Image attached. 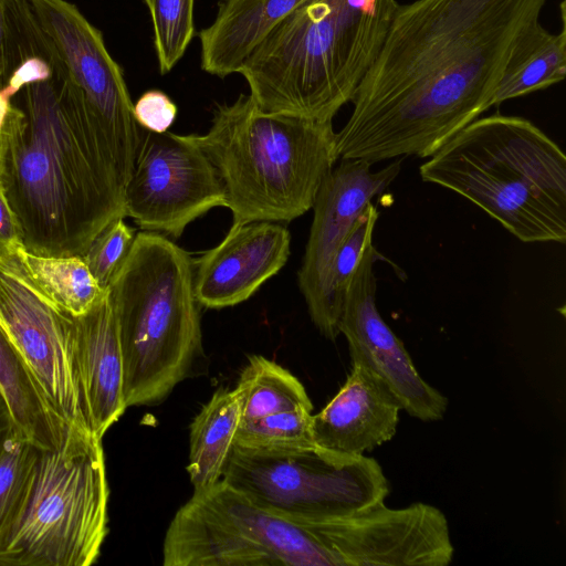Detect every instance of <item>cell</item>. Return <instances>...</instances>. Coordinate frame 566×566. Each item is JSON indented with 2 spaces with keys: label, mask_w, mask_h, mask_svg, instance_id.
Here are the masks:
<instances>
[{
  "label": "cell",
  "mask_w": 566,
  "mask_h": 566,
  "mask_svg": "<svg viewBox=\"0 0 566 566\" xmlns=\"http://www.w3.org/2000/svg\"><path fill=\"white\" fill-rule=\"evenodd\" d=\"M312 417V409L296 408L240 423L234 444L269 451L313 448Z\"/></svg>",
  "instance_id": "27"
},
{
  "label": "cell",
  "mask_w": 566,
  "mask_h": 566,
  "mask_svg": "<svg viewBox=\"0 0 566 566\" xmlns=\"http://www.w3.org/2000/svg\"><path fill=\"white\" fill-rule=\"evenodd\" d=\"M187 136L214 166L232 224L301 217L339 159L332 120L266 113L250 94L217 104L209 130Z\"/></svg>",
  "instance_id": "5"
},
{
  "label": "cell",
  "mask_w": 566,
  "mask_h": 566,
  "mask_svg": "<svg viewBox=\"0 0 566 566\" xmlns=\"http://www.w3.org/2000/svg\"><path fill=\"white\" fill-rule=\"evenodd\" d=\"M24 270L36 286L56 305L80 316L104 295L83 256H43L18 250Z\"/></svg>",
  "instance_id": "24"
},
{
  "label": "cell",
  "mask_w": 566,
  "mask_h": 566,
  "mask_svg": "<svg viewBox=\"0 0 566 566\" xmlns=\"http://www.w3.org/2000/svg\"><path fill=\"white\" fill-rule=\"evenodd\" d=\"M327 518V517H326ZM265 506L220 480L171 520L165 566H334L325 520Z\"/></svg>",
  "instance_id": "8"
},
{
  "label": "cell",
  "mask_w": 566,
  "mask_h": 566,
  "mask_svg": "<svg viewBox=\"0 0 566 566\" xmlns=\"http://www.w3.org/2000/svg\"><path fill=\"white\" fill-rule=\"evenodd\" d=\"M334 566H447L454 555L444 513L427 503L379 501L326 521Z\"/></svg>",
  "instance_id": "13"
},
{
  "label": "cell",
  "mask_w": 566,
  "mask_h": 566,
  "mask_svg": "<svg viewBox=\"0 0 566 566\" xmlns=\"http://www.w3.org/2000/svg\"><path fill=\"white\" fill-rule=\"evenodd\" d=\"M547 0L399 4L382 48L336 133L342 160L429 158L493 106L517 40Z\"/></svg>",
  "instance_id": "1"
},
{
  "label": "cell",
  "mask_w": 566,
  "mask_h": 566,
  "mask_svg": "<svg viewBox=\"0 0 566 566\" xmlns=\"http://www.w3.org/2000/svg\"><path fill=\"white\" fill-rule=\"evenodd\" d=\"M21 248L18 227L0 187V258L12 256Z\"/></svg>",
  "instance_id": "31"
},
{
  "label": "cell",
  "mask_w": 566,
  "mask_h": 566,
  "mask_svg": "<svg viewBox=\"0 0 566 566\" xmlns=\"http://www.w3.org/2000/svg\"><path fill=\"white\" fill-rule=\"evenodd\" d=\"M240 399V423L296 408L313 410L302 382L273 360L254 355L234 388Z\"/></svg>",
  "instance_id": "23"
},
{
  "label": "cell",
  "mask_w": 566,
  "mask_h": 566,
  "mask_svg": "<svg viewBox=\"0 0 566 566\" xmlns=\"http://www.w3.org/2000/svg\"><path fill=\"white\" fill-rule=\"evenodd\" d=\"M397 0H305L240 66L266 113L333 120L376 61Z\"/></svg>",
  "instance_id": "3"
},
{
  "label": "cell",
  "mask_w": 566,
  "mask_h": 566,
  "mask_svg": "<svg viewBox=\"0 0 566 566\" xmlns=\"http://www.w3.org/2000/svg\"><path fill=\"white\" fill-rule=\"evenodd\" d=\"M401 161L398 159L373 171V164L366 160H343L328 172L318 189L297 282L311 319L324 337L326 283L333 259L367 205L398 177Z\"/></svg>",
  "instance_id": "15"
},
{
  "label": "cell",
  "mask_w": 566,
  "mask_h": 566,
  "mask_svg": "<svg viewBox=\"0 0 566 566\" xmlns=\"http://www.w3.org/2000/svg\"><path fill=\"white\" fill-rule=\"evenodd\" d=\"M8 0H0V91L9 77L10 34L8 24Z\"/></svg>",
  "instance_id": "32"
},
{
  "label": "cell",
  "mask_w": 566,
  "mask_h": 566,
  "mask_svg": "<svg viewBox=\"0 0 566 566\" xmlns=\"http://www.w3.org/2000/svg\"><path fill=\"white\" fill-rule=\"evenodd\" d=\"M135 229L124 218L113 220L92 241L83 255L102 289H107L125 261L135 239Z\"/></svg>",
  "instance_id": "29"
},
{
  "label": "cell",
  "mask_w": 566,
  "mask_h": 566,
  "mask_svg": "<svg viewBox=\"0 0 566 566\" xmlns=\"http://www.w3.org/2000/svg\"><path fill=\"white\" fill-rule=\"evenodd\" d=\"M108 484L102 439L67 428L41 450L30 494L0 566H88L107 535Z\"/></svg>",
  "instance_id": "7"
},
{
  "label": "cell",
  "mask_w": 566,
  "mask_h": 566,
  "mask_svg": "<svg viewBox=\"0 0 566 566\" xmlns=\"http://www.w3.org/2000/svg\"><path fill=\"white\" fill-rule=\"evenodd\" d=\"M144 2L150 13L159 73L165 75L181 60L195 36V0Z\"/></svg>",
  "instance_id": "28"
},
{
  "label": "cell",
  "mask_w": 566,
  "mask_h": 566,
  "mask_svg": "<svg viewBox=\"0 0 566 566\" xmlns=\"http://www.w3.org/2000/svg\"><path fill=\"white\" fill-rule=\"evenodd\" d=\"M560 31L552 33L539 21L514 45L496 87L493 106L562 82L566 75V8L559 4Z\"/></svg>",
  "instance_id": "20"
},
{
  "label": "cell",
  "mask_w": 566,
  "mask_h": 566,
  "mask_svg": "<svg viewBox=\"0 0 566 566\" xmlns=\"http://www.w3.org/2000/svg\"><path fill=\"white\" fill-rule=\"evenodd\" d=\"M291 234L280 222L232 224L224 239L193 261L199 305L223 308L252 296L290 256Z\"/></svg>",
  "instance_id": "16"
},
{
  "label": "cell",
  "mask_w": 566,
  "mask_h": 566,
  "mask_svg": "<svg viewBox=\"0 0 566 566\" xmlns=\"http://www.w3.org/2000/svg\"><path fill=\"white\" fill-rule=\"evenodd\" d=\"M40 25L34 51L82 106L114 161L122 184L132 175L143 128L124 72L102 32L66 0H29Z\"/></svg>",
  "instance_id": "10"
},
{
  "label": "cell",
  "mask_w": 566,
  "mask_h": 566,
  "mask_svg": "<svg viewBox=\"0 0 566 566\" xmlns=\"http://www.w3.org/2000/svg\"><path fill=\"white\" fill-rule=\"evenodd\" d=\"M0 324L51 410L67 428L90 431L76 368L75 316L36 286L17 253L0 258Z\"/></svg>",
  "instance_id": "11"
},
{
  "label": "cell",
  "mask_w": 566,
  "mask_h": 566,
  "mask_svg": "<svg viewBox=\"0 0 566 566\" xmlns=\"http://www.w3.org/2000/svg\"><path fill=\"white\" fill-rule=\"evenodd\" d=\"M107 290L126 406L158 403L188 376L201 352L193 260L168 237L138 232Z\"/></svg>",
  "instance_id": "6"
},
{
  "label": "cell",
  "mask_w": 566,
  "mask_h": 566,
  "mask_svg": "<svg viewBox=\"0 0 566 566\" xmlns=\"http://www.w3.org/2000/svg\"><path fill=\"white\" fill-rule=\"evenodd\" d=\"M226 206L214 166L187 135L143 128L124 190L125 217L143 231L178 239L195 219Z\"/></svg>",
  "instance_id": "12"
},
{
  "label": "cell",
  "mask_w": 566,
  "mask_h": 566,
  "mask_svg": "<svg viewBox=\"0 0 566 566\" xmlns=\"http://www.w3.org/2000/svg\"><path fill=\"white\" fill-rule=\"evenodd\" d=\"M518 240L566 242V156L531 120L494 114L471 122L419 168Z\"/></svg>",
  "instance_id": "4"
},
{
  "label": "cell",
  "mask_w": 566,
  "mask_h": 566,
  "mask_svg": "<svg viewBox=\"0 0 566 566\" xmlns=\"http://www.w3.org/2000/svg\"><path fill=\"white\" fill-rule=\"evenodd\" d=\"M401 410L382 381L353 363L345 384L312 417L315 447L344 454H364L396 434Z\"/></svg>",
  "instance_id": "17"
},
{
  "label": "cell",
  "mask_w": 566,
  "mask_h": 566,
  "mask_svg": "<svg viewBox=\"0 0 566 566\" xmlns=\"http://www.w3.org/2000/svg\"><path fill=\"white\" fill-rule=\"evenodd\" d=\"M221 480L265 506L308 518L349 514L389 494L375 459L317 447L269 451L233 444Z\"/></svg>",
  "instance_id": "9"
},
{
  "label": "cell",
  "mask_w": 566,
  "mask_h": 566,
  "mask_svg": "<svg viewBox=\"0 0 566 566\" xmlns=\"http://www.w3.org/2000/svg\"><path fill=\"white\" fill-rule=\"evenodd\" d=\"M379 258L369 243L345 292L339 334L347 339L352 364L374 373L401 410L421 421L441 420L448 408L447 397L419 375L402 342L377 310L374 263Z\"/></svg>",
  "instance_id": "14"
},
{
  "label": "cell",
  "mask_w": 566,
  "mask_h": 566,
  "mask_svg": "<svg viewBox=\"0 0 566 566\" xmlns=\"http://www.w3.org/2000/svg\"><path fill=\"white\" fill-rule=\"evenodd\" d=\"M9 103H10V99L0 93V126L3 120L4 114L8 109Z\"/></svg>",
  "instance_id": "34"
},
{
  "label": "cell",
  "mask_w": 566,
  "mask_h": 566,
  "mask_svg": "<svg viewBox=\"0 0 566 566\" xmlns=\"http://www.w3.org/2000/svg\"><path fill=\"white\" fill-rule=\"evenodd\" d=\"M378 217L377 208L369 202L356 219L331 264L325 295V337L329 340H335L339 335L338 322L345 292L366 247L373 242Z\"/></svg>",
  "instance_id": "26"
},
{
  "label": "cell",
  "mask_w": 566,
  "mask_h": 566,
  "mask_svg": "<svg viewBox=\"0 0 566 566\" xmlns=\"http://www.w3.org/2000/svg\"><path fill=\"white\" fill-rule=\"evenodd\" d=\"M177 106L159 90L145 92L134 104L133 113L137 124L153 133H165L177 116Z\"/></svg>",
  "instance_id": "30"
},
{
  "label": "cell",
  "mask_w": 566,
  "mask_h": 566,
  "mask_svg": "<svg viewBox=\"0 0 566 566\" xmlns=\"http://www.w3.org/2000/svg\"><path fill=\"white\" fill-rule=\"evenodd\" d=\"M0 187L22 249L83 256L124 218V185L93 122L52 74L24 85L0 126Z\"/></svg>",
  "instance_id": "2"
},
{
  "label": "cell",
  "mask_w": 566,
  "mask_h": 566,
  "mask_svg": "<svg viewBox=\"0 0 566 566\" xmlns=\"http://www.w3.org/2000/svg\"><path fill=\"white\" fill-rule=\"evenodd\" d=\"M75 319L76 368L86 423L102 439L127 408L123 357L108 290Z\"/></svg>",
  "instance_id": "18"
},
{
  "label": "cell",
  "mask_w": 566,
  "mask_h": 566,
  "mask_svg": "<svg viewBox=\"0 0 566 566\" xmlns=\"http://www.w3.org/2000/svg\"><path fill=\"white\" fill-rule=\"evenodd\" d=\"M41 450L15 429L0 452V556L24 511Z\"/></svg>",
  "instance_id": "25"
},
{
  "label": "cell",
  "mask_w": 566,
  "mask_h": 566,
  "mask_svg": "<svg viewBox=\"0 0 566 566\" xmlns=\"http://www.w3.org/2000/svg\"><path fill=\"white\" fill-rule=\"evenodd\" d=\"M15 429H18V427L12 418L9 405L3 394L0 391V452L7 439Z\"/></svg>",
  "instance_id": "33"
},
{
  "label": "cell",
  "mask_w": 566,
  "mask_h": 566,
  "mask_svg": "<svg viewBox=\"0 0 566 566\" xmlns=\"http://www.w3.org/2000/svg\"><path fill=\"white\" fill-rule=\"evenodd\" d=\"M240 399L235 389H218L190 424L187 472L195 491L222 479L240 426Z\"/></svg>",
  "instance_id": "22"
},
{
  "label": "cell",
  "mask_w": 566,
  "mask_h": 566,
  "mask_svg": "<svg viewBox=\"0 0 566 566\" xmlns=\"http://www.w3.org/2000/svg\"><path fill=\"white\" fill-rule=\"evenodd\" d=\"M0 391L18 429L42 450H54L67 427L49 407L40 386L0 324Z\"/></svg>",
  "instance_id": "21"
},
{
  "label": "cell",
  "mask_w": 566,
  "mask_h": 566,
  "mask_svg": "<svg viewBox=\"0 0 566 566\" xmlns=\"http://www.w3.org/2000/svg\"><path fill=\"white\" fill-rule=\"evenodd\" d=\"M305 0H220L212 23L199 33L200 66L224 78Z\"/></svg>",
  "instance_id": "19"
}]
</instances>
